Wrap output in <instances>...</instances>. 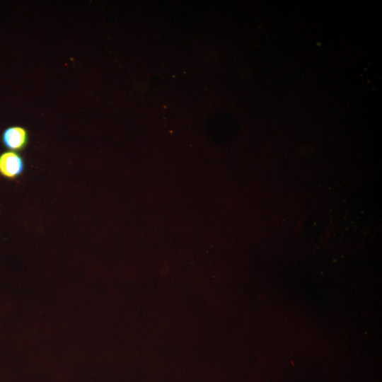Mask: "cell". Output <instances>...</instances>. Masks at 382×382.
<instances>
[{
    "instance_id": "cell-2",
    "label": "cell",
    "mask_w": 382,
    "mask_h": 382,
    "mask_svg": "<svg viewBox=\"0 0 382 382\" xmlns=\"http://www.w3.org/2000/svg\"><path fill=\"white\" fill-rule=\"evenodd\" d=\"M25 170V161L16 151H6L0 154V175L7 179H16Z\"/></svg>"
},
{
    "instance_id": "cell-1",
    "label": "cell",
    "mask_w": 382,
    "mask_h": 382,
    "mask_svg": "<svg viewBox=\"0 0 382 382\" xmlns=\"http://www.w3.org/2000/svg\"><path fill=\"white\" fill-rule=\"evenodd\" d=\"M1 141L8 151H20L27 146L29 141V133L27 129L22 126H9L3 130Z\"/></svg>"
}]
</instances>
